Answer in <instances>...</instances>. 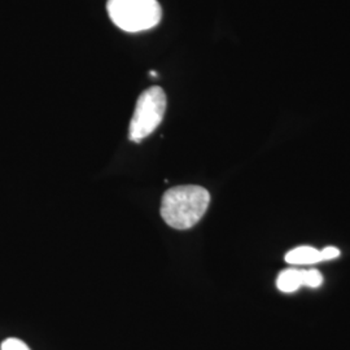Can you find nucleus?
Segmentation results:
<instances>
[{
  "mask_svg": "<svg viewBox=\"0 0 350 350\" xmlns=\"http://www.w3.org/2000/svg\"><path fill=\"white\" fill-rule=\"evenodd\" d=\"M211 202V193L200 186H176L163 193L161 215L175 230H188L196 225Z\"/></svg>",
  "mask_w": 350,
  "mask_h": 350,
  "instance_id": "obj_1",
  "label": "nucleus"
},
{
  "mask_svg": "<svg viewBox=\"0 0 350 350\" xmlns=\"http://www.w3.org/2000/svg\"><path fill=\"white\" fill-rule=\"evenodd\" d=\"M113 24L127 33H138L159 25L163 10L157 0H108Z\"/></svg>",
  "mask_w": 350,
  "mask_h": 350,
  "instance_id": "obj_2",
  "label": "nucleus"
},
{
  "mask_svg": "<svg viewBox=\"0 0 350 350\" xmlns=\"http://www.w3.org/2000/svg\"><path fill=\"white\" fill-rule=\"evenodd\" d=\"M166 111V95L159 86L147 88L137 101L134 116L130 122L129 138L139 143L150 134L163 122Z\"/></svg>",
  "mask_w": 350,
  "mask_h": 350,
  "instance_id": "obj_3",
  "label": "nucleus"
},
{
  "mask_svg": "<svg viewBox=\"0 0 350 350\" xmlns=\"http://www.w3.org/2000/svg\"><path fill=\"white\" fill-rule=\"evenodd\" d=\"M323 284V275L315 270L288 269L282 271L276 279V287L283 293H293L302 286L318 288Z\"/></svg>",
  "mask_w": 350,
  "mask_h": 350,
  "instance_id": "obj_4",
  "label": "nucleus"
},
{
  "mask_svg": "<svg viewBox=\"0 0 350 350\" xmlns=\"http://www.w3.org/2000/svg\"><path fill=\"white\" fill-rule=\"evenodd\" d=\"M286 262L289 265H314L322 262L321 250L309 245L297 247L286 254Z\"/></svg>",
  "mask_w": 350,
  "mask_h": 350,
  "instance_id": "obj_5",
  "label": "nucleus"
},
{
  "mask_svg": "<svg viewBox=\"0 0 350 350\" xmlns=\"http://www.w3.org/2000/svg\"><path fill=\"white\" fill-rule=\"evenodd\" d=\"M1 350H30V348L26 345L24 341L18 338H7L1 344Z\"/></svg>",
  "mask_w": 350,
  "mask_h": 350,
  "instance_id": "obj_6",
  "label": "nucleus"
},
{
  "mask_svg": "<svg viewBox=\"0 0 350 350\" xmlns=\"http://www.w3.org/2000/svg\"><path fill=\"white\" fill-rule=\"evenodd\" d=\"M340 256V250L335 247H327L325 250H321V257L322 261H329V260H335Z\"/></svg>",
  "mask_w": 350,
  "mask_h": 350,
  "instance_id": "obj_7",
  "label": "nucleus"
}]
</instances>
